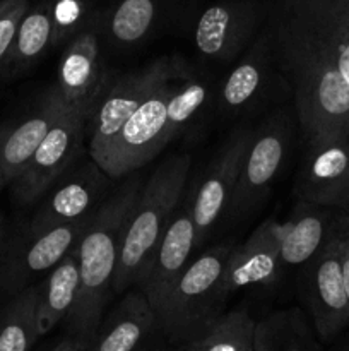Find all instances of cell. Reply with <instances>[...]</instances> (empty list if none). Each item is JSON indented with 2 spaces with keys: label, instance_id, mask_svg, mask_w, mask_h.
Masks as SVG:
<instances>
[{
  "label": "cell",
  "instance_id": "1",
  "mask_svg": "<svg viewBox=\"0 0 349 351\" xmlns=\"http://www.w3.org/2000/svg\"><path fill=\"white\" fill-rule=\"evenodd\" d=\"M266 33L305 139L349 137V0H277Z\"/></svg>",
  "mask_w": 349,
  "mask_h": 351
},
{
  "label": "cell",
  "instance_id": "2",
  "mask_svg": "<svg viewBox=\"0 0 349 351\" xmlns=\"http://www.w3.org/2000/svg\"><path fill=\"white\" fill-rule=\"evenodd\" d=\"M142 185V177L132 175L108 194L77 242L81 288L65 324L67 335L77 339L84 348L92 341L105 317L109 295L113 293V276L123 230Z\"/></svg>",
  "mask_w": 349,
  "mask_h": 351
},
{
  "label": "cell",
  "instance_id": "3",
  "mask_svg": "<svg viewBox=\"0 0 349 351\" xmlns=\"http://www.w3.org/2000/svg\"><path fill=\"white\" fill-rule=\"evenodd\" d=\"M190 156L174 154L164 160L142 185L122 237L113 293L135 287L140 271L159 243L171 216L183 201L190 173Z\"/></svg>",
  "mask_w": 349,
  "mask_h": 351
},
{
  "label": "cell",
  "instance_id": "4",
  "mask_svg": "<svg viewBox=\"0 0 349 351\" xmlns=\"http://www.w3.org/2000/svg\"><path fill=\"white\" fill-rule=\"evenodd\" d=\"M235 247L216 245L192 261L156 314L157 328L171 341L192 343L222 314L228 293L224 276Z\"/></svg>",
  "mask_w": 349,
  "mask_h": 351
},
{
  "label": "cell",
  "instance_id": "5",
  "mask_svg": "<svg viewBox=\"0 0 349 351\" xmlns=\"http://www.w3.org/2000/svg\"><path fill=\"white\" fill-rule=\"evenodd\" d=\"M187 72L188 67L181 69L156 86L132 117L123 123L105 153L94 160L112 180L135 173L166 147L164 127L168 101L174 86Z\"/></svg>",
  "mask_w": 349,
  "mask_h": 351
},
{
  "label": "cell",
  "instance_id": "6",
  "mask_svg": "<svg viewBox=\"0 0 349 351\" xmlns=\"http://www.w3.org/2000/svg\"><path fill=\"white\" fill-rule=\"evenodd\" d=\"M185 67L187 64L181 58L163 57L149 62L139 71L109 79L108 86L88 119L89 154L92 160H98L105 153L123 123L132 117L149 93L164 79Z\"/></svg>",
  "mask_w": 349,
  "mask_h": 351
},
{
  "label": "cell",
  "instance_id": "7",
  "mask_svg": "<svg viewBox=\"0 0 349 351\" xmlns=\"http://www.w3.org/2000/svg\"><path fill=\"white\" fill-rule=\"evenodd\" d=\"M293 137L289 117L274 113L252 132L238 182L228 208L235 219L248 218L263 204L286 161Z\"/></svg>",
  "mask_w": 349,
  "mask_h": 351
},
{
  "label": "cell",
  "instance_id": "8",
  "mask_svg": "<svg viewBox=\"0 0 349 351\" xmlns=\"http://www.w3.org/2000/svg\"><path fill=\"white\" fill-rule=\"evenodd\" d=\"M91 215L55 226L48 232H24L0 257V293L16 295L31 287L40 274L53 269L81 240Z\"/></svg>",
  "mask_w": 349,
  "mask_h": 351
},
{
  "label": "cell",
  "instance_id": "9",
  "mask_svg": "<svg viewBox=\"0 0 349 351\" xmlns=\"http://www.w3.org/2000/svg\"><path fill=\"white\" fill-rule=\"evenodd\" d=\"M88 136V119L65 106L57 122L34 151L23 173L12 182L14 194L23 204L43 197L51 185L67 173L82 151Z\"/></svg>",
  "mask_w": 349,
  "mask_h": 351
},
{
  "label": "cell",
  "instance_id": "10",
  "mask_svg": "<svg viewBox=\"0 0 349 351\" xmlns=\"http://www.w3.org/2000/svg\"><path fill=\"white\" fill-rule=\"evenodd\" d=\"M252 132L246 127L233 130L187 197L195 230V249H201L222 215L228 213Z\"/></svg>",
  "mask_w": 349,
  "mask_h": 351
},
{
  "label": "cell",
  "instance_id": "11",
  "mask_svg": "<svg viewBox=\"0 0 349 351\" xmlns=\"http://www.w3.org/2000/svg\"><path fill=\"white\" fill-rule=\"evenodd\" d=\"M346 215L341 232L303 266V297L322 339L337 336L349 324V297L341 269V237L348 226Z\"/></svg>",
  "mask_w": 349,
  "mask_h": 351
},
{
  "label": "cell",
  "instance_id": "12",
  "mask_svg": "<svg viewBox=\"0 0 349 351\" xmlns=\"http://www.w3.org/2000/svg\"><path fill=\"white\" fill-rule=\"evenodd\" d=\"M112 178L94 160L62 175L43 195L34 211L27 233H41L91 215L108 197Z\"/></svg>",
  "mask_w": 349,
  "mask_h": 351
},
{
  "label": "cell",
  "instance_id": "13",
  "mask_svg": "<svg viewBox=\"0 0 349 351\" xmlns=\"http://www.w3.org/2000/svg\"><path fill=\"white\" fill-rule=\"evenodd\" d=\"M101 16L96 14L88 27L67 41L57 72V88L68 108L89 119L92 108L109 82L103 65L98 29Z\"/></svg>",
  "mask_w": 349,
  "mask_h": 351
},
{
  "label": "cell",
  "instance_id": "14",
  "mask_svg": "<svg viewBox=\"0 0 349 351\" xmlns=\"http://www.w3.org/2000/svg\"><path fill=\"white\" fill-rule=\"evenodd\" d=\"M294 194L300 202L346 211L349 204V137L307 141Z\"/></svg>",
  "mask_w": 349,
  "mask_h": 351
},
{
  "label": "cell",
  "instance_id": "15",
  "mask_svg": "<svg viewBox=\"0 0 349 351\" xmlns=\"http://www.w3.org/2000/svg\"><path fill=\"white\" fill-rule=\"evenodd\" d=\"M195 250V230L188 199L180 202L171 216L163 237L156 249L147 259L135 281L156 312L166 295L192 263V252Z\"/></svg>",
  "mask_w": 349,
  "mask_h": 351
},
{
  "label": "cell",
  "instance_id": "16",
  "mask_svg": "<svg viewBox=\"0 0 349 351\" xmlns=\"http://www.w3.org/2000/svg\"><path fill=\"white\" fill-rule=\"evenodd\" d=\"M259 23L260 9L253 0H218L195 19L194 45L204 57L231 60L252 43Z\"/></svg>",
  "mask_w": 349,
  "mask_h": 351
},
{
  "label": "cell",
  "instance_id": "17",
  "mask_svg": "<svg viewBox=\"0 0 349 351\" xmlns=\"http://www.w3.org/2000/svg\"><path fill=\"white\" fill-rule=\"evenodd\" d=\"M283 223L266 219L243 245L235 247L224 276L228 297L243 288H269L279 281Z\"/></svg>",
  "mask_w": 349,
  "mask_h": 351
},
{
  "label": "cell",
  "instance_id": "18",
  "mask_svg": "<svg viewBox=\"0 0 349 351\" xmlns=\"http://www.w3.org/2000/svg\"><path fill=\"white\" fill-rule=\"evenodd\" d=\"M65 106L57 86H51L29 115L0 134V173L3 184H12L23 173Z\"/></svg>",
  "mask_w": 349,
  "mask_h": 351
},
{
  "label": "cell",
  "instance_id": "19",
  "mask_svg": "<svg viewBox=\"0 0 349 351\" xmlns=\"http://www.w3.org/2000/svg\"><path fill=\"white\" fill-rule=\"evenodd\" d=\"M344 215H335L332 208L298 201L293 215L283 223L281 266L284 269L303 267L341 232Z\"/></svg>",
  "mask_w": 349,
  "mask_h": 351
},
{
  "label": "cell",
  "instance_id": "20",
  "mask_svg": "<svg viewBox=\"0 0 349 351\" xmlns=\"http://www.w3.org/2000/svg\"><path fill=\"white\" fill-rule=\"evenodd\" d=\"M156 326L149 300L135 288L127 291L113 312L103 317L88 351H137Z\"/></svg>",
  "mask_w": 349,
  "mask_h": 351
},
{
  "label": "cell",
  "instance_id": "21",
  "mask_svg": "<svg viewBox=\"0 0 349 351\" xmlns=\"http://www.w3.org/2000/svg\"><path fill=\"white\" fill-rule=\"evenodd\" d=\"M178 2L180 0H118L101 17V27L113 47H135L174 16Z\"/></svg>",
  "mask_w": 349,
  "mask_h": 351
},
{
  "label": "cell",
  "instance_id": "22",
  "mask_svg": "<svg viewBox=\"0 0 349 351\" xmlns=\"http://www.w3.org/2000/svg\"><path fill=\"white\" fill-rule=\"evenodd\" d=\"M269 36L266 31L250 45L243 60L229 72L219 91V105L226 113H238L262 93L272 65Z\"/></svg>",
  "mask_w": 349,
  "mask_h": 351
},
{
  "label": "cell",
  "instance_id": "23",
  "mask_svg": "<svg viewBox=\"0 0 349 351\" xmlns=\"http://www.w3.org/2000/svg\"><path fill=\"white\" fill-rule=\"evenodd\" d=\"M81 288L77 245L47 273L38 290V322L41 336L57 328L74 308Z\"/></svg>",
  "mask_w": 349,
  "mask_h": 351
},
{
  "label": "cell",
  "instance_id": "24",
  "mask_svg": "<svg viewBox=\"0 0 349 351\" xmlns=\"http://www.w3.org/2000/svg\"><path fill=\"white\" fill-rule=\"evenodd\" d=\"M253 351H320L300 308H286L255 322Z\"/></svg>",
  "mask_w": 349,
  "mask_h": 351
},
{
  "label": "cell",
  "instance_id": "25",
  "mask_svg": "<svg viewBox=\"0 0 349 351\" xmlns=\"http://www.w3.org/2000/svg\"><path fill=\"white\" fill-rule=\"evenodd\" d=\"M40 336L38 290L31 285L0 311V351H29Z\"/></svg>",
  "mask_w": 349,
  "mask_h": 351
},
{
  "label": "cell",
  "instance_id": "26",
  "mask_svg": "<svg viewBox=\"0 0 349 351\" xmlns=\"http://www.w3.org/2000/svg\"><path fill=\"white\" fill-rule=\"evenodd\" d=\"M50 47H53L51 3L41 2L29 7L21 19L7 65H12L16 71H23L36 62Z\"/></svg>",
  "mask_w": 349,
  "mask_h": 351
},
{
  "label": "cell",
  "instance_id": "27",
  "mask_svg": "<svg viewBox=\"0 0 349 351\" xmlns=\"http://www.w3.org/2000/svg\"><path fill=\"white\" fill-rule=\"evenodd\" d=\"M253 338L255 321L246 308H235L219 315L204 335L188 343L187 351H253Z\"/></svg>",
  "mask_w": 349,
  "mask_h": 351
},
{
  "label": "cell",
  "instance_id": "28",
  "mask_svg": "<svg viewBox=\"0 0 349 351\" xmlns=\"http://www.w3.org/2000/svg\"><path fill=\"white\" fill-rule=\"evenodd\" d=\"M207 95L209 86L202 77H194L190 71L181 77L168 101L166 127H164L166 143L173 141L174 136H178V132L197 115L198 110L204 106Z\"/></svg>",
  "mask_w": 349,
  "mask_h": 351
},
{
  "label": "cell",
  "instance_id": "29",
  "mask_svg": "<svg viewBox=\"0 0 349 351\" xmlns=\"http://www.w3.org/2000/svg\"><path fill=\"white\" fill-rule=\"evenodd\" d=\"M50 3L53 21V47L67 43L94 19L86 0H53Z\"/></svg>",
  "mask_w": 349,
  "mask_h": 351
},
{
  "label": "cell",
  "instance_id": "30",
  "mask_svg": "<svg viewBox=\"0 0 349 351\" xmlns=\"http://www.w3.org/2000/svg\"><path fill=\"white\" fill-rule=\"evenodd\" d=\"M29 9V0H0V71L7 65L17 27Z\"/></svg>",
  "mask_w": 349,
  "mask_h": 351
},
{
  "label": "cell",
  "instance_id": "31",
  "mask_svg": "<svg viewBox=\"0 0 349 351\" xmlns=\"http://www.w3.org/2000/svg\"><path fill=\"white\" fill-rule=\"evenodd\" d=\"M339 254H341V269L342 278H344V287L349 297V223L341 237V250H339Z\"/></svg>",
  "mask_w": 349,
  "mask_h": 351
},
{
  "label": "cell",
  "instance_id": "32",
  "mask_svg": "<svg viewBox=\"0 0 349 351\" xmlns=\"http://www.w3.org/2000/svg\"><path fill=\"white\" fill-rule=\"evenodd\" d=\"M75 345H81V343H79L77 339L72 338V336L67 335V336H65V338L62 339V341L58 343V345L55 346V348L51 350V351H70L72 348H74ZM81 346H82V345H81Z\"/></svg>",
  "mask_w": 349,
  "mask_h": 351
},
{
  "label": "cell",
  "instance_id": "33",
  "mask_svg": "<svg viewBox=\"0 0 349 351\" xmlns=\"http://www.w3.org/2000/svg\"><path fill=\"white\" fill-rule=\"evenodd\" d=\"M3 233H5V230H3V216L0 213V257H2L3 252Z\"/></svg>",
  "mask_w": 349,
  "mask_h": 351
},
{
  "label": "cell",
  "instance_id": "34",
  "mask_svg": "<svg viewBox=\"0 0 349 351\" xmlns=\"http://www.w3.org/2000/svg\"><path fill=\"white\" fill-rule=\"evenodd\" d=\"M70 351H88V348H84V346H81V345H75Z\"/></svg>",
  "mask_w": 349,
  "mask_h": 351
},
{
  "label": "cell",
  "instance_id": "35",
  "mask_svg": "<svg viewBox=\"0 0 349 351\" xmlns=\"http://www.w3.org/2000/svg\"><path fill=\"white\" fill-rule=\"evenodd\" d=\"M344 213H346V215H348V218H349V204H348V208H346Z\"/></svg>",
  "mask_w": 349,
  "mask_h": 351
},
{
  "label": "cell",
  "instance_id": "36",
  "mask_svg": "<svg viewBox=\"0 0 349 351\" xmlns=\"http://www.w3.org/2000/svg\"><path fill=\"white\" fill-rule=\"evenodd\" d=\"M3 185V180H2V173H0V187H2Z\"/></svg>",
  "mask_w": 349,
  "mask_h": 351
},
{
  "label": "cell",
  "instance_id": "37",
  "mask_svg": "<svg viewBox=\"0 0 349 351\" xmlns=\"http://www.w3.org/2000/svg\"><path fill=\"white\" fill-rule=\"evenodd\" d=\"M137 351H147V350H144V348H139Z\"/></svg>",
  "mask_w": 349,
  "mask_h": 351
}]
</instances>
